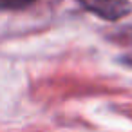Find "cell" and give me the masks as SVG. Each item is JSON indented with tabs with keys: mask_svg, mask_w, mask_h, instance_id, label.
Instances as JSON below:
<instances>
[{
	"mask_svg": "<svg viewBox=\"0 0 132 132\" xmlns=\"http://www.w3.org/2000/svg\"><path fill=\"white\" fill-rule=\"evenodd\" d=\"M78 2L89 13H92L103 20H109V22L125 18L132 9L128 0H78Z\"/></svg>",
	"mask_w": 132,
	"mask_h": 132,
	"instance_id": "obj_1",
	"label": "cell"
},
{
	"mask_svg": "<svg viewBox=\"0 0 132 132\" xmlns=\"http://www.w3.org/2000/svg\"><path fill=\"white\" fill-rule=\"evenodd\" d=\"M36 0H0V9L4 11H20L33 6Z\"/></svg>",
	"mask_w": 132,
	"mask_h": 132,
	"instance_id": "obj_2",
	"label": "cell"
}]
</instances>
